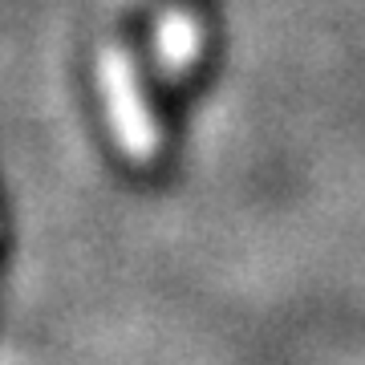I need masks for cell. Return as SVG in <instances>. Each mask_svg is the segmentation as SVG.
<instances>
[{"label":"cell","instance_id":"1","mask_svg":"<svg viewBox=\"0 0 365 365\" xmlns=\"http://www.w3.org/2000/svg\"><path fill=\"white\" fill-rule=\"evenodd\" d=\"M98 86H102L106 114H110L122 155L134 158V163H150L163 146V130L150 114L146 90L138 81V66H134L126 45H106L98 53Z\"/></svg>","mask_w":365,"mask_h":365},{"label":"cell","instance_id":"2","mask_svg":"<svg viewBox=\"0 0 365 365\" xmlns=\"http://www.w3.org/2000/svg\"><path fill=\"white\" fill-rule=\"evenodd\" d=\"M203 53V21L191 9H167L155 25V57L158 69L170 78H182Z\"/></svg>","mask_w":365,"mask_h":365}]
</instances>
